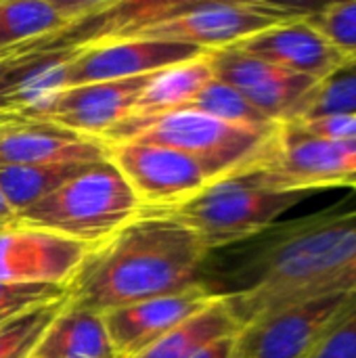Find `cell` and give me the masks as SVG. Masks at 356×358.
<instances>
[{"instance_id": "cell-1", "label": "cell", "mask_w": 356, "mask_h": 358, "mask_svg": "<svg viewBox=\"0 0 356 358\" xmlns=\"http://www.w3.org/2000/svg\"><path fill=\"white\" fill-rule=\"evenodd\" d=\"M218 292L239 325L302 302L356 294V206L273 224Z\"/></svg>"}, {"instance_id": "cell-2", "label": "cell", "mask_w": 356, "mask_h": 358, "mask_svg": "<svg viewBox=\"0 0 356 358\" xmlns=\"http://www.w3.org/2000/svg\"><path fill=\"white\" fill-rule=\"evenodd\" d=\"M208 254L197 233L174 212L143 210L88 252L67 285V302L105 315L180 292L201 281L197 275Z\"/></svg>"}, {"instance_id": "cell-3", "label": "cell", "mask_w": 356, "mask_h": 358, "mask_svg": "<svg viewBox=\"0 0 356 358\" xmlns=\"http://www.w3.org/2000/svg\"><path fill=\"white\" fill-rule=\"evenodd\" d=\"M279 128L281 124L271 128L229 124L183 107L143 122H120L101 141L105 145L143 141L178 149L220 182L252 174L269 157Z\"/></svg>"}, {"instance_id": "cell-4", "label": "cell", "mask_w": 356, "mask_h": 358, "mask_svg": "<svg viewBox=\"0 0 356 358\" xmlns=\"http://www.w3.org/2000/svg\"><path fill=\"white\" fill-rule=\"evenodd\" d=\"M141 212L136 195L105 157L88 164L55 193L17 214L15 224L50 231L94 248Z\"/></svg>"}, {"instance_id": "cell-5", "label": "cell", "mask_w": 356, "mask_h": 358, "mask_svg": "<svg viewBox=\"0 0 356 358\" xmlns=\"http://www.w3.org/2000/svg\"><path fill=\"white\" fill-rule=\"evenodd\" d=\"M317 4L266 0H170L159 15L113 40H162L191 44L201 50L237 46L275 25L308 17Z\"/></svg>"}, {"instance_id": "cell-6", "label": "cell", "mask_w": 356, "mask_h": 358, "mask_svg": "<svg viewBox=\"0 0 356 358\" xmlns=\"http://www.w3.org/2000/svg\"><path fill=\"white\" fill-rule=\"evenodd\" d=\"M306 195L275 191L250 178H229L210 185L174 214L197 233L208 252H214L262 235Z\"/></svg>"}, {"instance_id": "cell-7", "label": "cell", "mask_w": 356, "mask_h": 358, "mask_svg": "<svg viewBox=\"0 0 356 358\" xmlns=\"http://www.w3.org/2000/svg\"><path fill=\"white\" fill-rule=\"evenodd\" d=\"M262 187L292 193L356 189V143L311 138L281 124L269 157L248 176Z\"/></svg>"}, {"instance_id": "cell-8", "label": "cell", "mask_w": 356, "mask_h": 358, "mask_svg": "<svg viewBox=\"0 0 356 358\" xmlns=\"http://www.w3.org/2000/svg\"><path fill=\"white\" fill-rule=\"evenodd\" d=\"M107 157L145 212H174L214 185L197 159L172 147L126 141L109 145Z\"/></svg>"}, {"instance_id": "cell-9", "label": "cell", "mask_w": 356, "mask_h": 358, "mask_svg": "<svg viewBox=\"0 0 356 358\" xmlns=\"http://www.w3.org/2000/svg\"><path fill=\"white\" fill-rule=\"evenodd\" d=\"M355 300L327 296L254 319L235 336L231 358H306Z\"/></svg>"}, {"instance_id": "cell-10", "label": "cell", "mask_w": 356, "mask_h": 358, "mask_svg": "<svg viewBox=\"0 0 356 358\" xmlns=\"http://www.w3.org/2000/svg\"><path fill=\"white\" fill-rule=\"evenodd\" d=\"M216 80L243 94L260 113L277 124L298 120L321 82L277 67L235 46L210 50Z\"/></svg>"}, {"instance_id": "cell-11", "label": "cell", "mask_w": 356, "mask_h": 358, "mask_svg": "<svg viewBox=\"0 0 356 358\" xmlns=\"http://www.w3.org/2000/svg\"><path fill=\"white\" fill-rule=\"evenodd\" d=\"M151 76L153 73L115 82L67 86L19 115L101 141L115 124L128 117Z\"/></svg>"}, {"instance_id": "cell-12", "label": "cell", "mask_w": 356, "mask_h": 358, "mask_svg": "<svg viewBox=\"0 0 356 358\" xmlns=\"http://www.w3.org/2000/svg\"><path fill=\"white\" fill-rule=\"evenodd\" d=\"M92 248L63 235L29 229H0V281L67 287Z\"/></svg>"}, {"instance_id": "cell-13", "label": "cell", "mask_w": 356, "mask_h": 358, "mask_svg": "<svg viewBox=\"0 0 356 358\" xmlns=\"http://www.w3.org/2000/svg\"><path fill=\"white\" fill-rule=\"evenodd\" d=\"M206 50L162 40H103L84 46L67 65L63 88L97 82H115L157 73L166 67L191 61Z\"/></svg>"}, {"instance_id": "cell-14", "label": "cell", "mask_w": 356, "mask_h": 358, "mask_svg": "<svg viewBox=\"0 0 356 358\" xmlns=\"http://www.w3.org/2000/svg\"><path fill=\"white\" fill-rule=\"evenodd\" d=\"M216 296L218 294L212 285L197 281L180 292L105 313L103 321L118 358L141 355L204 306H208Z\"/></svg>"}, {"instance_id": "cell-15", "label": "cell", "mask_w": 356, "mask_h": 358, "mask_svg": "<svg viewBox=\"0 0 356 358\" xmlns=\"http://www.w3.org/2000/svg\"><path fill=\"white\" fill-rule=\"evenodd\" d=\"M235 48L317 82H325L348 63L306 17L275 25Z\"/></svg>"}, {"instance_id": "cell-16", "label": "cell", "mask_w": 356, "mask_h": 358, "mask_svg": "<svg viewBox=\"0 0 356 358\" xmlns=\"http://www.w3.org/2000/svg\"><path fill=\"white\" fill-rule=\"evenodd\" d=\"M107 0H0V55L42 40Z\"/></svg>"}, {"instance_id": "cell-17", "label": "cell", "mask_w": 356, "mask_h": 358, "mask_svg": "<svg viewBox=\"0 0 356 358\" xmlns=\"http://www.w3.org/2000/svg\"><path fill=\"white\" fill-rule=\"evenodd\" d=\"M212 78L214 73L210 65V50L191 61L166 67L149 78L128 117L122 122H143L174 109H183Z\"/></svg>"}, {"instance_id": "cell-18", "label": "cell", "mask_w": 356, "mask_h": 358, "mask_svg": "<svg viewBox=\"0 0 356 358\" xmlns=\"http://www.w3.org/2000/svg\"><path fill=\"white\" fill-rule=\"evenodd\" d=\"M29 358H118L103 315L67 306L50 323Z\"/></svg>"}, {"instance_id": "cell-19", "label": "cell", "mask_w": 356, "mask_h": 358, "mask_svg": "<svg viewBox=\"0 0 356 358\" xmlns=\"http://www.w3.org/2000/svg\"><path fill=\"white\" fill-rule=\"evenodd\" d=\"M239 331V321L233 317L225 298L218 294L191 319H187L168 336L132 358H191L218 340L235 338Z\"/></svg>"}, {"instance_id": "cell-20", "label": "cell", "mask_w": 356, "mask_h": 358, "mask_svg": "<svg viewBox=\"0 0 356 358\" xmlns=\"http://www.w3.org/2000/svg\"><path fill=\"white\" fill-rule=\"evenodd\" d=\"M92 164V162H88ZM88 164H40L0 166V193L15 214L42 201L67 180L78 176Z\"/></svg>"}, {"instance_id": "cell-21", "label": "cell", "mask_w": 356, "mask_h": 358, "mask_svg": "<svg viewBox=\"0 0 356 358\" xmlns=\"http://www.w3.org/2000/svg\"><path fill=\"white\" fill-rule=\"evenodd\" d=\"M67 306V294L36 304L0 325V358H29L50 323Z\"/></svg>"}, {"instance_id": "cell-22", "label": "cell", "mask_w": 356, "mask_h": 358, "mask_svg": "<svg viewBox=\"0 0 356 358\" xmlns=\"http://www.w3.org/2000/svg\"><path fill=\"white\" fill-rule=\"evenodd\" d=\"M195 111H201L206 115H212L216 120L239 124V126H254V128H271L279 126L277 122L269 120L264 113H260L243 94H239L229 84L212 78L197 96L187 105Z\"/></svg>"}, {"instance_id": "cell-23", "label": "cell", "mask_w": 356, "mask_h": 358, "mask_svg": "<svg viewBox=\"0 0 356 358\" xmlns=\"http://www.w3.org/2000/svg\"><path fill=\"white\" fill-rule=\"evenodd\" d=\"M348 61H356V0L323 2L306 17Z\"/></svg>"}, {"instance_id": "cell-24", "label": "cell", "mask_w": 356, "mask_h": 358, "mask_svg": "<svg viewBox=\"0 0 356 358\" xmlns=\"http://www.w3.org/2000/svg\"><path fill=\"white\" fill-rule=\"evenodd\" d=\"M327 113L356 115V61H348L338 73L317 86L304 113L298 120Z\"/></svg>"}, {"instance_id": "cell-25", "label": "cell", "mask_w": 356, "mask_h": 358, "mask_svg": "<svg viewBox=\"0 0 356 358\" xmlns=\"http://www.w3.org/2000/svg\"><path fill=\"white\" fill-rule=\"evenodd\" d=\"M67 294V287H55V285H27V283H8L0 281V325L8 321L10 317L48 302L63 298Z\"/></svg>"}, {"instance_id": "cell-26", "label": "cell", "mask_w": 356, "mask_h": 358, "mask_svg": "<svg viewBox=\"0 0 356 358\" xmlns=\"http://www.w3.org/2000/svg\"><path fill=\"white\" fill-rule=\"evenodd\" d=\"M306 358H356V300Z\"/></svg>"}, {"instance_id": "cell-27", "label": "cell", "mask_w": 356, "mask_h": 358, "mask_svg": "<svg viewBox=\"0 0 356 358\" xmlns=\"http://www.w3.org/2000/svg\"><path fill=\"white\" fill-rule=\"evenodd\" d=\"M285 124H290L292 128H296L298 132L311 138H321L332 143H356V115H348V113H327V115L294 120Z\"/></svg>"}, {"instance_id": "cell-28", "label": "cell", "mask_w": 356, "mask_h": 358, "mask_svg": "<svg viewBox=\"0 0 356 358\" xmlns=\"http://www.w3.org/2000/svg\"><path fill=\"white\" fill-rule=\"evenodd\" d=\"M233 342L235 338H225V340H218L210 346H206L204 350H199L197 355H193L191 358H231L233 352Z\"/></svg>"}, {"instance_id": "cell-29", "label": "cell", "mask_w": 356, "mask_h": 358, "mask_svg": "<svg viewBox=\"0 0 356 358\" xmlns=\"http://www.w3.org/2000/svg\"><path fill=\"white\" fill-rule=\"evenodd\" d=\"M15 222H17V214L10 210L4 195L0 193V227H13Z\"/></svg>"}, {"instance_id": "cell-30", "label": "cell", "mask_w": 356, "mask_h": 358, "mask_svg": "<svg viewBox=\"0 0 356 358\" xmlns=\"http://www.w3.org/2000/svg\"><path fill=\"white\" fill-rule=\"evenodd\" d=\"M0 229H2V227H0Z\"/></svg>"}]
</instances>
